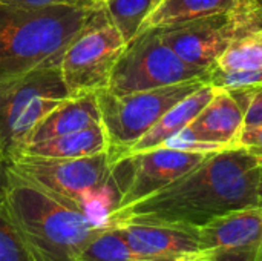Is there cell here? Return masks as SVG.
<instances>
[{
    "label": "cell",
    "mask_w": 262,
    "mask_h": 261,
    "mask_svg": "<svg viewBox=\"0 0 262 261\" xmlns=\"http://www.w3.org/2000/svg\"><path fill=\"white\" fill-rule=\"evenodd\" d=\"M6 165L18 175L78 206L81 211L91 197L117 186L109 152L80 158H46L15 154L6 160Z\"/></svg>",
    "instance_id": "obj_8"
},
{
    "label": "cell",
    "mask_w": 262,
    "mask_h": 261,
    "mask_svg": "<svg viewBox=\"0 0 262 261\" xmlns=\"http://www.w3.org/2000/svg\"><path fill=\"white\" fill-rule=\"evenodd\" d=\"M209 77L181 82L147 91L112 94L107 89L95 94L104 128L109 157L120 158L138 142L173 105L206 85Z\"/></svg>",
    "instance_id": "obj_5"
},
{
    "label": "cell",
    "mask_w": 262,
    "mask_h": 261,
    "mask_svg": "<svg viewBox=\"0 0 262 261\" xmlns=\"http://www.w3.org/2000/svg\"><path fill=\"white\" fill-rule=\"evenodd\" d=\"M100 123H101V114L98 109L95 94H88V95H80V97H68L61 103H58L35 126V129L29 135L26 145L49 140V138L60 137V135H66L71 132H77V131H81L84 128L100 125Z\"/></svg>",
    "instance_id": "obj_14"
},
{
    "label": "cell",
    "mask_w": 262,
    "mask_h": 261,
    "mask_svg": "<svg viewBox=\"0 0 262 261\" xmlns=\"http://www.w3.org/2000/svg\"><path fill=\"white\" fill-rule=\"evenodd\" d=\"M209 83L226 91L249 89L262 85V69H220L210 68Z\"/></svg>",
    "instance_id": "obj_22"
},
{
    "label": "cell",
    "mask_w": 262,
    "mask_h": 261,
    "mask_svg": "<svg viewBox=\"0 0 262 261\" xmlns=\"http://www.w3.org/2000/svg\"><path fill=\"white\" fill-rule=\"evenodd\" d=\"M258 26H262L261 0H252L236 12L209 15L154 29L186 63L210 69L230 43Z\"/></svg>",
    "instance_id": "obj_9"
},
{
    "label": "cell",
    "mask_w": 262,
    "mask_h": 261,
    "mask_svg": "<svg viewBox=\"0 0 262 261\" xmlns=\"http://www.w3.org/2000/svg\"><path fill=\"white\" fill-rule=\"evenodd\" d=\"M0 261H35L0 192Z\"/></svg>",
    "instance_id": "obj_21"
},
{
    "label": "cell",
    "mask_w": 262,
    "mask_h": 261,
    "mask_svg": "<svg viewBox=\"0 0 262 261\" xmlns=\"http://www.w3.org/2000/svg\"><path fill=\"white\" fill-rule=\"evenodd\" d=\"M109 151L107 137L103 125H94L77 132L54 137L49 140L26 145L18 154L46 158H80L92 157Z\"/></svg>",
    "instance_id": "obj_17"
},
{
    "label": "cell",
    "mask_w": 262,
    "mask_h": 261,
    "mask_svg": "<svg viewBox=\"0 0 262 261\" xmlns=\"http://www.w3.org/2000/svg\"><path fill=\"white\" fill-rule=\"evenodd\" d=\"M77 261H137V257L121 231L107 225L91 238Z\"/></svg>",
    "instance_id": "obj_19"
},
{
    "label": "cell",
    "mask_w": 262,
    "mask_h": 261,
    "mask_svg": "<svg viewBox=\"0 0 262 261\" xmlns=\"http://www.w3.org/2000/svg\"><path fill=\"white\" fill-rule=\"evenodd\" d=\"M215 92V88L207 82L200 89L173 105L138 142H135L121 157L143 152L155 148H161L164 143H167L170 138L178 135L201 111L203 108L212 100ZM120 157V158H121ZM118 160V158H117Z\"/></svg>",
    "instance_id": "obj_15"
},
{
    "label": "cell",
    "mask_w": 262,
    "mask_h": 261,
    "mask_svg": "<svg viewBox=\"0 0 262 261\" xmlns=\"http://www.w3.org/2000/svg\"><path fill=\"white\" fill-rule=\"evenodd\" d=\"M160 0H107L104 12L129 43L138 32L144 18Z\"/></svg>",
    "instance_id": "obj_20"
},
{
    "label": "cell",
    "mask_w": 262,
    "mask_h": 261,
    "mask_svg": "<svg viewBox=\"0 0 262 261\" xmlns=\"http://www.w3.org/2000/svg\"><path fill=\"white\" fill-rule=\"evenodd\" d=\"M258 261H262V246H261V252H259V257H258Z\"/></svg>",
    "instance_id": "obj_29"
},
{
    "label": "cell",
    "mask_w": 262,
    "mask_h": 261,
    "mask_svg": "<svg viewBox=\"0 0 262 261\" xmlns=\"http://www.w3.org/2000/svg\"><path fill=\"white\" fill-rule=\"evenodd\" d=\"M95 12L66 3L29 8L0 2V77L58 65Z\"/></svg>",
    "instance_id": "obj_3"
},
{
    "label": "cell",
    "mask_w": 262,
    "mask_h": 261,
    "mask_svg": "<svg viewBox=\"0 0 262 261\" xmlns=\"http://www.w3.org/2000/svg\"><path fill=\"white\" fill-rule=\"evenodd\" d=\"M249 2L252 0H160L144 18L140 32L154 28L180 25L209 15L236 12Z\"/></svg>",
    "instance_id": "obj_16"
},
{
    "label": "cell",
    "mask_w": 262,
    "mask_h": 261,
    "mask_svg": "<svg viewBox=\"0 0 262 261\" xmlns=\"http://www.w3.org/2000/svg\"><path fill=\"white\" fill-rule=\"evenodd\" d=\"M213 66L220 69H262V26L239 35Z\"/></svg>",
    "instance_id": "obj_18"
},
{
    "label": "cell",
    "mask_w": 262,
    "mask_h": 261,
    "mask_svg": "<svg viewBox=\"0 0 262 261\" xmlns=\"http://www.w3.org/2000/svg\"><path fill=\"white\" fill-rule=\"evenodd\" d=\"M236 146L247 149L250 154H253L262 162V126L253 129H244L236 142Z\"/></svg>",
    "instance_id": "obj_24"
},
{
    "label": "cell",
    "mask_w": 262,
    "mask_h": 261,
    "mask_svg": "<svg viewBox=\"0 0 262 261\" xmlns=\"http://www.w3.org/2000/svg\"><path fill=\"white\" fill-rule=\"evenodd\" d=\"M2 197L35 261H77L101 229L78 206L26 180L8 165Z\"/></svg>",
    "instance_id": "obj_2"
},
{
    "label": "cell",
    "mask_w": 262,
    "mask_h": 261,
    "mask_svg": "<svg viewBox=\"0 0 262 261\" xmlns=\"http://www.w3.org/2000/svg\"><path fill=\"white\" fill-rule=\"evenodd\" d=\"M0 2L9 5H18V6H29V8H41V6L66 3V0H0Z\"/></svg>",
    "instance_id": "obj_25"
},
{
    "label": "cell",
    "mask_w": 262,
    "mask_h": 261,
    "mask_svg": "<svg viewBox=\"0 0 262 261\" xmlns=\"http://www.w3.org/2000/svg\"><path fill=\"white\" fill-rule=\"evenodd\" d=\"M244 109V129L262 126V85L249 89L230 91Z\"/></svg>",
    "instance_id": "obj_23"
},
{
    "label": "cell",
    "mask_w": 262,
    "mask_h": 261,
    "mask_svg": "<svg viewBox=\"0 0 262 261\" xmlns=\"http://www.w3.org/2000/svg\"><path fill=\"white\" fill-rule=\"evenodd\" d=\"M109 225L121 231L137 261H212L200 226L140 218H118Z\"/></svg>",
    "instance_id": "obj_11"
},
{
    "label": "cell",
    "mask_w": 262,
    "mask_h": 261,
    "mask_svg": "<svg viewBox=\"0 0 262 261\" xmlns=\"http://www.w3.org/2000/svg\"><path fill=\"white\" fill-rule=\"evenodd\" d=\"M68 97L58 65L0 77V146L6 160L21 151L35 126Z\"/></svg>",
    "instance_id": "obj_4"
},
{
    "label": "cell",
    "mask_w": 262,
    "mask_h": 261,
    "mask_svg": "<svg viewBox=\"0 0 262 261\" xmlns=\"http://www.w3.org/2000/svg\"><path fill=\"white\" fill-rule=\"evenodd\" d=\"M5 166H6V155L0 146V192H2V183H3V172H5Z\"/></svg>",
    "instance_id": "obj_28"
},
{
    "label": "cell",
    "mask_w": 262,
    "mask_h": 261,
    "mask_svg": "<svg viewBox=\"0 0 262 261\" xmlns=\"http://www.w3.org/2000/svg\"><path fill=\"white\" fill-rule=\"evenodd\" d=\"M212 261H258L262 246V208L250 206L215 217L200 226Z\"/></svg>",
    "instance_id": "obj_13"
},
{
    "label": "cell",
    "mask_w": 262,
    "mask_h": 261,
    "mask_svg": "<svg viewBox=\"0 0 262 261\" xmlns=\"http://www.w3.org/2000/svg\"><path fill=\"white\" fill-rule=\"evenodd\" d=\"M126 45L104 9L95 12L71 40L58 62L68 95L80 97L107 89L115 63Z\"/></svg>",
    "instance_id": "obj_6"
},
{
    "label": "cell",
    "mask_w": 262,
    "mask_h": 261,
    "mask_svg": "<svg viewBox=\"0 0 262 261\" xmlns=\"http://www.w3.org/2000/svg\"><path fill=\"white\" fill-rule=\"evenodd\" d=\"M256 197H258V206L262 208V162L259 166V175H258V188H256Z\"/></svg>",
    "instance_id": "obj_27"
},
{
    "label": "cell",
    "mask_w": 262,
    "mask_h": 261,
    "mask_svg": "<svg viewBox=\"0 0 262 261\" xmlns=\"http://www.w3.org/2000/svg\"><path fill=\"white\" fill-rule=\"evenodd\" d=\"M259 166L261 160L239 146L210 152L166 188L114 212L109 223L140 218L203 226L227 212L258 206Z\"/></svg>",
    "instance_id": "obj_1"
},
{
    "label": "cell",
    "mask_w": 262,
    "mask_h": 261,
    "mask_svg": "<svg viewBox=\"0 0 262 261\" xmlns=\"http://www.w3.org/2000/svg\"><path fill=\"white\" fill-rule=\"evenodd\" d=\"M107 0H66V5L89 9V11H103Z\"/></svg>",
    "instance_id": "obj_26"
},
{
    "label": "cell",
    "mask_w": 262,
    "mask_h": 261,
    "mask_svg": "<svg viewBox=\"0 0 262 261\" xmlns=\"http://www.w3.org/2000/svg\"><path fill=\"white\" fill-rule=\"evenodd\" d=\"M209 154L161 146L112 162V175L120 194L117 211L166 188L201 163Z\"/></svg>",
    "instance_id": "obj_10"
},
{
    "label": "cell",
    "mask_w": 262,
    "mask_h": 261,
    "mask_svg": "<svg viewBox=\"0 0 262 261\" xmlns=\"http://www.w3.org/2000/svg\"><path fill=\"white\" fill-rule=\"evenodd\" d=\"M210 69L180 58L160 37L157 29L135 35L124 48L111 75L107 91L129 94L209 77Z\"/></svg>",
    "instance_id": "obj_7"
},
{
    "label": "cell",
    "mask_w": 262,
    "mask_h": 261,
    "mask_svg": "<svg viewBox=\"0 0 262 261\" xmlns=\"http://www.w3.org/2000/svg\"><path fill=\"white\" fill-rule=\"evenodd\" d=\"M243 131V106L230 91L215 88L212 100L203 108V111L178 135L163 146L184 151L216 152L236 148V142Z\"/></svg>",
    "instance_id": "obj_12"
}]
</instances>
